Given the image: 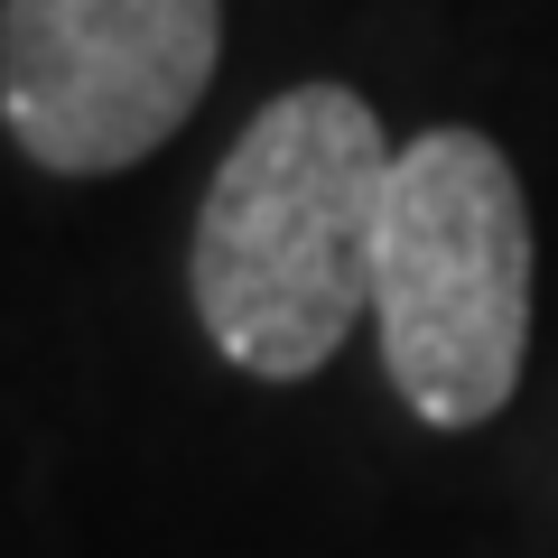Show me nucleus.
Returning <instances> with one entry per match:
<instances>
[{
  "label": "nucleus",
  "instance_id": "f257e3e1",
  "mask_svg": "<svg viewBox=\"0 0 558 558\" xmlns=\"http://www.w3.org/2000/svg\"><path fill=\"white\" fill-rule=\"evenodd\" d=\"M391 140L354 84H289L205 178L186 289L215 354L252 381H307L373 317Z\"/></svg>",
  "mask_w": 558,
  "mask_h": 558
},
{
  "label": "nucleus",
  "instance_id": "f03ea898",
  "mask_svg": "<svg viewBox=\"0 0 558 558\" xmlns=\"http://www.w3.org/2000/svg\"><path fill=\"white\" fill-rule=\"evenodd\" d=\"M381 373L418 428H484L531 363V196L484 131H418L373 242Z\"/></svg>",
  "mask_w": 558,
  "mask_h": 558
},
{
  "label": "nucleus",
  "instance_id": "7ed1b4c3",
  "mask_svg": "<svg viewBox=\"0 0 558 558\" xmlns=\"http://www.w3.org/2000/svg\"><path fill=\"white\" fill-rule=\"evenodd\" d=\"M223 0H0V121L57 178H112L186 131Z\"/></svg>",
  "mask_w": 558,
  "mask_h": 558
}]
</instances>
